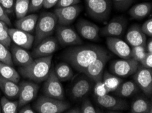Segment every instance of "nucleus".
<instances>
[{
    "instance_id": "f257e3e1",
    "label": "nucleus",
    "mask_w": 152,
    "mask_h": 113,
    "mask_svg": "<svg viewBox=\"0 0 152 113\" xmlns=\"http://www.w3.org/2000/svg\"><path fill=\"white\" fill-rule=\"evenodd\" d=\"M106 52L107 50L100 45L77 46L66 50L64 52V58L72 68L83 73L91 62Z\"/></svg>"
},
{
    "instance_id": "f03ea898",
    "label": "nucleus",
    "mask_w": 152,
    "mask_h": 113,
    "mask_svg": "<svg viewBox=\"0 0 152 113\" xmlns=\"http://www.w3.org/2000/svg\"><path fill=\"white\" fill-rule=\"evenodd\" d=\"M53 55L37 58L30 64L20 66L19 73L25 79L36 83H41L47 79L51 68Z\"/></svg>"
},
{
    "instance_id": "7ed1b4c3",
    "label": "nucleus",
    "mask_w": 152,
    "mask_h": 113,
    "mask_svg": "<svg viewBox=\"0 0 152 113\" xmlns=\"http://www.w3.org/2000/svg\"><path fill=\"white\" fill-rule=\"evenodd\" d=\"M57 24V18L54 12H44L38 17L35 28L34 41L37 45L41 41L53 34Z\"/></svg>"
},
{
    "instance_id": "20e7f679",
    "label": "nucleus",
    "mask_w": 152,
    "mask_h": 113,
    "mask_svg": "<svg viewBox=\"0 0 152 113\" xmlns=\"http://www.w3.org/2000/svg\"><path fill=\"white\" fill-rule=\"evenodd\" d=\"M70 106V103L64 100L42 96L37 99L34 108L38 113H61L66 111Z\"/></svg>"
},
{
    "instance_id": "39448f33",
    "label": "nucleus",
    "mask_w": 152,
    "mask_h": 113,
    "mask_svg": "<svg viewBox=\"0 0 152 113\" xmlns=\"http://www.w3.org/2000/svg\"><path fill=\"white\" fill-rule=\"evenodd\" d=\"M87 11L91 18L104 21L109 18L111 12L110 0H85Z\"/></svg>"
},
{
    "instance_id": "423d86ee",
    "label": "nucleus",
    "mask_w": 152,
    "mask_h": 113,
    "mask_svg": "<svg viewBox=\"0 0 152 113\" xmlns=\"http://www.w3.org/2000/svg\"><path fill=\"white\" fill-rule=\"evenodd\" d=\"M139 67V62L133 58L116 60L111 62L109 68L110 72L119 77H128L134 75Z\"/></svg>"
},
{
    "instance_id": "0eeeda50",
    "label": "nucleus",
    "mask_w": 152,
    "mask_h": 113,
    "mask_svg": "<svg viewBox=\"0 0 152 113\" xmlns=\"http://www.w3.org/2000/svg\"><path fill=\"white\" fill-rule=\"evenodd\" d=\"M43 93L45 96L50 98L64 100L65 94L61 81L55 75L54 70H50L49 75L45 80L43 86Z\"/></svg>"
},
{
    "instance_id": "6e6552de",
    "label": "nucleus",
    "mask_w": 152,
    "mask_h": 113,
    "mask_svg": "<svg viewBox=\"0 0 152 113\" xmlns=\"http://www.w3.org/2000/svg\"><path fill=\"white\" fill-rule=\"evenodd\" d=\"M110 56L108 52L101 55L87 66L83 73L89 79L94 82L101 81L102 79L105 66L109 60Z\"/></svg>"
},
{
    "instance_id": "1a4fd4ad",
    "label": "nucleus",
    "mask_w": 152,
    "mask_h": 113,
    "mask_svg": "<svg viewBox=\"0 0 152 113\" xmlns=\"http://www.w3.org/2000/svg\"><path fill=\"white\" fill-rule=\"evenodd\" d=\"M56 39L63 46L79 45L83 41L79 35L68 26L59 25L56 28Z\"/></svg>"
},
{
    "instance_id": "9d476101",
    "label": "nucleus",
    "mask_w": 152,
    "mask_h": 113,
    "mask_svg": "<svg viewBox=\"0 0 152 113\" xmlns=\"http://www.w3.org/2000/svg\"><path fill=\"white\" fill-rule=\"evenodd\" d=\"M19 86V92L18 96V107H21L25 104H29L36 98L39 91V85L34 81H24Z\"/></svg>"
},
{
    "instance_id": "9b49d317",
    "label": "nucleus",
    "mask_w": 152,
    "mask_h": 113,
    "mask_svg": "<svg viewBox=\"0 0 152 113\" xmlns=\"http://www.w3.org/2000/svg\"><path fill=\"white\" fill-rule=\"evenodd\" d=\"M81 12V6L79 4L64 8H57L54 14L57 18V24L62 26H68L77 19Z\"/></svg>"
},
{
    "instance_id": "f8f14e48",
    "label": "nucleus",
    "mask_w": 152,
    "mask_h": 113,
    "mask_svg": "<svg viewBox=\"0 0 152 113\" xmlns=\"http://www.w3.org/2000/svg\"><path fill=\"white\" fill-rule=\"evenodd\" d=\"M134 82L139 88L147 96H151L152 94V71L151 68L144 66L138 67L134 73Z\"/></svg>"
},
{
    "instance_id": "ddd939ff",
    "label": "nucleus",
    "mask_w": 152,
    "mask_h": 113,
    "mask_svg": "<svg viewBox=\"0 0 152 113\" xmlns=\"http://www.w3.org/2000/svg\"><path fill=\"white\" fill-rule=\"evenodd\" d=\"M58 49V41L56 37L49 36L36 45L32 51L31 56L34 58L45 57L53 55Z\"/></svg>"
},
{
    "instance_id": "4468645a",
    "label": "nucleus",
    "mask_w": 152,
    "mask_h": 113,
    "mask_svg": "<svg viewBox=\"0 0 152 113\" xmlns=\"http://www.w3.org/2000/svg\"><path fill=\"white\" fill-rule=\"evenodd\" d=\"M107 45L109 50L122 59L131 58V47L126 41L115 37H107Z\"/></svg>"
},
{
    "instance_id": "2eb2a0df",
    "label": "nucleus",
    "mask_w": 152,
    "mask_h": 113,
    "mask_svg": "<svg viewBox=\"0 0 152 113\" xmlns=\"http://www.w3.org/2000/svg\"><path fill=\"white\" fill-rule=\"evenodd\" d=\"M96 102L101 107L109 110L119 111L128 108V104L123 99L110 96L109 94L101 97H96Z\"/></svg>"
},
{
    "instance_id": "dca6fc26",
    "label": "nucleus",
    "mask_w": 152,
    "mask_h": 113,
    "mask_svg": "<svg viewBox=\"0 0 152 113\" xmlns=\"http://www.w3.org/2000/svg\"><path fill=\"white\" fill-rule=\"evenodd\" d=\"M127 27V20L123 17L113 18L101 31V35L105 37L121 36L126 31Z\"/></svg>"
},
{
    "instance_id": "f3484780",
    "label": "nucleus",
    "mask_w": 152,
    "mask_h": 113,
    "mask_svg": "<svg viewBox=\"0 0 152 113\" xmlns=\"http://www.w3.org/2000/svg\"><path fill=\"white\" fill-rule=\"evenodd\" d=\"M79 35L85 40L96 41L100 39V29L94 23L85 19H80L77 24Z\"/></svg>"
},
{
    "instance_id": "a211bd4d",
    "label": "nucleus",
    "mask_w": 152,
    "mask_h": 113,
    "mask_svg": "<svg viewBox=\"0 0 152 113\" xmlns=\"http://www.w3.org/2000/svg\"><path fill=\"white\" fill-rule=\"evenodd\" d=\"M8 33L12 42L26 50L31 49L34 43V36L18 29H8Z\"/></svg>"
},
{
    "instance_id": "6ab92c4d",
    "label": "nucleus",
    "mask_w": 152,
    "mask_h": 113,
    "mask_svg": "<svg viewBox=\"0 0 152 113\" xmlns=\"http://www.w3.org/2000/svg\"><path fill=\"white\" fill-rule=\"evenodd\" d=\"M126 40L130 47L145 46L147 41V36L142 33L139 24H134L128 30Z\"/></svg>"
},
{
    "instance_id": "aec40b11",
    "label": "nucleus",
    "mask_w": 152,
    "mask_h": 113,
    "mask_svg": "<svg viewBox=\"0 0 152 113\" xmlns=\"http://www.w3.org/2000/svg\"><path fill=\"white\" fill-rule=\"evenodd\" d=\"M91 89V83L87 78L80 77L74 83L70 89L71 97L75 100H79L88 94Z\"/></svg>"
},
{
    "instance_id": "412c9836",
    "label": "nucleus",
    "mask_w": 152,
    "mask_h": 113,
    "mask_svg": "<svg viewBox=\"0 0 152 113\" xmlns=\"http://www.w3.org/2000/svg\"><path fill=\"white\" fill-rule=\"evenodd\" d=\"M11 52L13 63L17 66H26L30 64L34 60L31 54L26 49L15 44L12 46Z\"/></svg>"
},
{
    "instance_id": "4be33fe9",
    "label": "nucleus",
    "mask_w": 152,
    "mask_h": 113,
    "mask_svg": "<svg viewBox=\"0 0 152 113\" xmlns=\"http://www.w3.org/2000/svg\"><path fill=\"white\" fill-rule=\"evenodd\" d=\"M38 19V15L35 14H27L25 17L18 18L15 22V27L22 31L32 33L35 31L36 25Z\"/></svg>"
},
{
    "instance_id": "5701e85b",
    "label": "nucleus",
    "mask_w": 152,
    "mask_h": 113,
    "mask_svg": "<svg viewBox=\"0 0 152 113\" xmlns=\"http://www.w3.org/2000/svg\"><path fill=\"white\" fill-rule=\"evenodd\" d=\"M152 9L150 2H142L135 4L129 10V14L136 20H142L148 17Z\"/></svg>"
},
{
    "instance_id": "b1692460",
    "label": "nucleus",
    "mask_w": 152,
    "mask_h": 113,
    "mask_svg": "<svg viewBox=\"0 0 152 113\" xmlns=\"http://www.w3.org/2000/svg\"><path fill=\"white\" fill-rule=\"evenodd\" d=\"M0 90L9 99L18 98L19 86L17 83L8 80L0 76Z\"/></svg>"
},
{
    "instance_id": "393cba45",
    "label": "nucleus",
    "mask_w": 152,
    "mask_h": 113,
    "mask_svg": "<svg viewBox=\"0 0 152 113\" xmlns=\"http://www.w3.org/2000/svg\"><path fill=\"white\" fill-rule=\"evenodd\" d=\"M139 87L137 85L135 82L132 81H128L122 82L121 85H119L115 91V94L118 97L121 98H128L139 91Z\"/></svg>"
},
{
    "instance_id": "a878e982",
    "label": "nucleus",
    "mask_w": 152,
    "mask_h": 113,
    "mask_svg": "<svg viewBox=\"0 0 152 113\" xmlns=\"http://www.w3.org/2000/svg\"><path fill=\"white\" fill-rule=\"evenodd\" d=\"M132 113H151V102L145 98L139 97L133 101L130 107Z\"/></svg>"
},
{
    "instance_id": "bb28decb",
    "label": "nucleus",
    "mask_w": 152,
    "mask_h": 113,
    "mask_svg": "<svg viewBox=\"0 0 152 113\" xmlns=\"http://www.w3.org/2000/svg\"><path fill=\"white\" fill-rule=\"evenodd\" d=\"M55 73L60 81H67L72 79L74 73L73 70L68 62H61L56 66L55 68Z\"/></svg>"
},
{
    "instance_id": "cd10ccee",
    "label": "nucleus",
    "mask_w": 152,
    "mask_h": 113,
    "mask_svg": "<svg viewBox=\"0 0 152 113\" xmlns=\"http://www.w3.org/2000/svg\"><path fill=\"white\" fill-rule=\"evenodd\" d=\"M102 81L104 83L109 93L115 91L123 82L121 78L113 75V74H110L107 71L104 72Z\"/></svg>"
},
{
    "instance_id": "c85d7f7f",
    "label": "nucleus",
    "mask_w": 152,
    "mask_h": 113,
    "mask_svg": "<svg viewBox=\"0 0 152 113\" xmlns=\"http://www.w3.org/2000/svg\"><path fill=\"white\" fill-rule=\"evenodd\" d=\"M0 76L17 83L20 81V79L19 73L12 67V66L1 62H0Z\"/></svg>"
},
{
    "instance_id": "c756f323",
    "label": "nucleus",
    "mask_w": 152,
    "mask_h": 113,
    "mask_svg": "<svg viewBox=\"0 0 152 113\" xmlns=\"http://www.w3.org/2000/svg\"><path fill=\"white\" fill-rule=\"evenodd\" d=\"M30 0H15V12L17 19L26 16L29 13Z\"/></svg>"
},
{
    "instance_id": "7c9ffc66",
    "label": "nucleus",
    "mask_w": 152,
    "mask_h": 113,
    "mask_svg": "<svg viewBox=\"0 0 152 113\" xmlns=\"http://www.w3.org/2000/svg\"><path fill=\"white\" fill-rule=\"evenodd\" d=\"M1 112L4 113H15L18 108V101H12L6 96L2 97L0 102Z\"/></svg>"
},
{
    "instance_id": "2f4dec72",
    "label": "nucleus",
    "mask_w": 152,
    "mask_h": 113,
    "mask_svg": "<svg viewBox=\"0 0 152 113\" xmlns=\"http://www.w3.org/2000/svg\"><path fill=\"white\" fill-rule=\"evenodd\" d=\"M0 62L10 66H12L14 64L11 52L9 51L8 48L1 44V43H0Z\"/></svg>"
},
{
    "instance_id": "473e14b6",
    "label": "nucleus",
    "mask_w": 152,
    "mask_h": 113,
    "mask_svg": "<svg viewBox=\"0 0 152 113\" xmlns=\"http://www.w3.org/2000/svg\"><path fill=\"white\" fill-rule=\"evenodd\" d=\"M146 53L147 52L145 46L138 45L131 48V58L139 63L145 56Z\"/></svg>"
},
{
    "instance_id": "72a5a7b5",
    "label": "nucleus",
    "mask_w": 152,
    "mask_h": 113,
    "mask_svg": "<svg viewBox=\"0 0 152 113\" xmlns=\"http://www.w3.org/2000/svg\"><path fill=\"white\" fill-rule=\"evenodd\" d=\"M107 94H109V92L102 81H96L95 87H94V94L96 97H101Z\"/></svg>"
},
{
    "instance_id": "f704fd0d",
    "label": "nucleus",
    "mask_w": 152,
    "mask_h": 113,
    "mask_svg": "<svg viewBox=\"0 0 152 113\" xmlns=\"http://www.w3.org/2000/svg\"><path fill=\"white\" fill-rule=\"evenodd\" d=\"M80 112L81 113H96L98 112L91 101L89 99H86L80 106Z\"/></svg>"
},
{
    "instance_id": "c9c22d12",
    "label": "nucleus",
    "mask_w": 152,
    "mask_h": 113,
    "mask_svg": "<svg viewBox=\"0 0 152 113\" xmlns=\"http://www.w3.org/2000/svg\"><path fill=\"white\" fill-rule=\"evenodd\" d=\"M113 1L117 10L124 11L130 8L134 0H113Z\"/></svg>"
},
{
    "instance_id": "e433bc0d",
    "label": "nucleus",
    "mask_w": 152,
    "mask_h": 113,
    "mask_svg": "<svg viewBox=\"0 0 152 113\" xmlns=\"http://www.w3.org/2000/svg\"><path fill=\"white\" fill-rule=\"evenodd\" d=\"M15 0H0V4L8 14H11L15 11Z\"/></svg>"
},
{
    "instance_id": "4c0bfd02",
    "label": "nucleus",
    "mask_w": 152,
    "mask_h": 113,
    "mask_svg": "<svg viewBox=\"0 0 152 113\" xmlns=\"http://www.w3.org/2000/svg\"><path fill=\"white\" fill-rule=\"evenodd\" d=\"M0 43L8 48L11 46L12 40L8 33V29L0 31Z\"/></svg>"
},
{
    "instance_id": "58836bf2",
    "label": "nucleus",
    "mask_w": 152,
    "mask_h": 113,
    "mask_svg": "<svg viewBox=\"0 0 152 113\" xmlns=\"http://www.w3.org/2000/svg\"><path fill=\"white\" fill-rule=\"evenodd\" d=\"M140 29L146 36H148L149 37H151L152 36V19L150 18L148 20H147L141 26Z\"/></svg>"
},
{
    "instance_id": "ea45409f",
    "label": "nucleus",
    "mask_w": 152,
    "mask_h": 113,
    "mask_svg": "<svg viewBox=\"0 0 152 113\" xmlns=\"http://www.w3.org/2000/svg\"><path fill=\"white\" fill-rule=\"evenodd\" d=\"M45 0H30L29 12H35L43 7Z\"/></svg>"
},
{
    "instance_id": "a19ab883",
    "label": "nucleus",
    "mask_w": 152,
    "mask_h": 113,
    "mask_svg": "<svg viewBox=\"0 0 152 113\" xmlns=\"http://www.w3.org/2000/svg\"><path fill=\"white\" fill-rule=\"evenodd\" d=\"M80 2H81L80 0H58L56 6L57 8H64V7L77 5Z\"/></svg>"
},
{
    "instance_id": "79ce46f5",
    "label": "nucleus",
    "mask_w": 152,
    "mask_h": 113,
    "mask_svg": "<svg viewBox=\"0 0 152 113\" xmlns=\"http://www.w3.org/2000/svg\"><path fill=\"white\" fill-rule=\"evenodd\" d=\"M142 66L148 68H152V54L147 52L145 56L140 61Z\"/></svg>"
},
{
    "instance_id": "37998d69",
    "label": "nucleus",
    "mask_w": 152,
    "mask_h": 113,
    "mask_svg": "<svg viewBox=\"0 0 152 113\" xmlns=\"http://www.w3.org/2000/svg\"><path fill=\"white\" fill-rule=\"evenodd\" d=\"M0 20L5 22L8 26H10L12 24L10 18L8 17V14L6 12V11L4 10L1 4H0Z\"/></svg>"
},
{
    "instance_id": "c03bdc74",
    "label": "nucleus",
    "mask_w": 152,
    "mask_h": 113,
    "mask_svg": "<svg viewBox=\"0 0 152 113\" xmlns=\"http://www.w3.org/2000/svg\"><path fill=\"white\" fill-rule=\"evenodd\" d=\"M18 112L20 113H34L35 110L31 108V105L29 104H27L21 107V108L18 110Z\"/></svg>"
},
{
    "instance_id": "a18cd8bd",
    "label": "nucleus",
    "mask_w": 152,
    "mask_h": 113,
    "mask_svg": "<svg viewBox=\"0 0 152 113\" xmlns=\"http://www.w3.org/2000/svg\"><path fill=\"white\" fill-rule=\"evenodd\" d=\"M58 0H45L43 4V7L46 9L51 8L56 5Z\"/></svg>"
},
{
    "instance_id": "49530a36",
    "label": "nucleus",
    "mask_w": 152,
    "mask_h": 113,
    "mask_svg": "<svg viewBox=\"0 0 152 113\" xmlns=\"http://www.w3.org/2000/svg\"><path fill=\"white\" fill-rule=\"evenodd\" d=\"M145 48L147 52L151 53L152 54V40H151V39H150V40H149L148 41H146Z\"/></svg>"
},
{
    "instance_id": "de8ad7c7",
    "label": "nucleus",
    "mask_w": 152,
    "mask_h": 113,
    "mask_svg": "<svg viewBox=\"0 0 152 113\" xmlns=\"http://www.w3.org/2000/svg\"><path fill=\"white\" fill-rule=\"evenodd\" d=\"M66 112L68 113H81L80 112V108H78V107H75V108H71V109H68L66 110Z\"/></svg>"
},
{
    "instance_id": "09e8293b",
    "label": "nucleus",
    "mask_w": 152,
    "mask_h": 113,
    "mask_svg": "<svg viewBox=\"0 0 152 113\" xmlns=\"http://www.w3.org/2000/svg\"><path fill=\"white\" fill-rule=\"evenodd\" d=\"M8 25H7L5 22H4L1 20H0V31H3V30L5 29H8Z\"/></svg>"
},
{
    "instance_id": "8fccbe9b",
    "label": "nucleus",
    "mask_w": 152,
    "mask_h": 113,
    "mask_svg": "<svg viewBox=\"0 0 152 113\" xmlns=\"http://www.w3.org/2000/svg\"><path fill=\"white\" fill-rule=\"evenodd\" d=\"M0 112H1V106H0Z\"/></svg>"
}]
</instances>
